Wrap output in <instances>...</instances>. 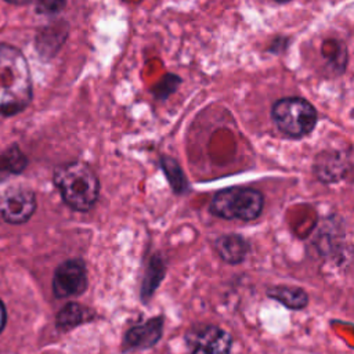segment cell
Masks as SVG:
<instances>
[{
	"instance_id": "6da1fadb",
	"label": "cell",
	"mask_w": 354,
	"mask_h": 354,
	"mask_svg": "<svg viewBox=\"0 0 354 354\" xmlns=\"http://www.w3.org/2000/svg\"><path fill=\"white\" fill-rule=\"evenodd\" d=\"M30 97V76L22 54L12 47L0 46V113L22 111Z\"/></svg>"
},
{
	"instance_id": "7a4b0ae2",
	"label": "cell",
	"mask_w": 354,
	"mask_h": 354,
	"mask_svg": "<svg viewBox=\"0 0 354 354\" xmlns=\"http://www.w3.org/2000/svg\"><path fill=\"white\" fill-rule=\"evenodd\" d=\"M54 184L64 202L77 212L90 210L100 196L97 174L87 163L80 160L57 166L54 170Z\"/></svg>"
},
{
	"instance_id": "3957f363",
	"label": "cell",
	"mask_w": 354,
	"mask_h": 354,
	"mask_svg": "<svg viewBox=\"0 0 354 354\" xmlns=\"http://www.w3.org/2000/svg\"><path fill=\"white\" fill-rule=\"evenodd\" d=\"M264 207V195L249 187H228L217 191L209 205V212L224 220L253 221Z\"/></svg>"
},
{
	"instance_id": "277c9868",
	"label": "cell",
	"mask_w": 354,
	"mask_h": 354,
	"mask_svg": "<svg viewBox=\"0 0 354 354\" xmlns=\"http://www.w3.org/2000/svg\"><path fill=\"white\" fill-rule=\"evenodd\" d=\"M271 118L281 133L301 138L314 130L318 113L314 105L301 97H283L272 104Z\"/></svg>"
},
{
	"instance_id": "5b68a950",
	"label": "cell",
	"mask_w": 354,
	"mask_h": 354,
	"mask_svg": "<svg viewBox=\"0 0 354 354\" xmlns=\"http://www.w3.org/2000/svg\"><path fill=\"white\" fill-rule=\"evenodd\" d=\"M189 354H231L232 336L213 324H198L185 332Z\"/></svg>"
},
{
	"instance_id": "8992f818",
	"label": "cell",
	"mask_w": 354,
	"mask_h": 354,
	"mask_svg": "<svg viewBox=\"0 0 354 354\" xmlns=\"http://www.w3.org/2000/svg\"><path fill=\"white\" fill-rule=\"evenodd\" d=\"M87 267L82 259H69L61 263L53 277V293L58 299L82 295L87 289Z\"/></svg>"
},
{
	"instance_id": "52a82bcc",
	"label": "cell",
	"mask_w": 354,
	"mask_h": 354,
	"mask_svg": "<svg viewBox=\"0 0 354 354\" xmlns=\"http://www.w3.org/2000/svg\"><path fill=\"white\" fill-rule=\"evenodd\" d=\"M35 209L36 198L29 188L11 187L0 195V216L8 223H25Z\"/></svg>"
},
{
	"instance_id": "ba28073f",
	"label": "cell",
	"mask_w": 354,
	"mask_h": 354,
	"mask_svg": "<svg viewBox=\"0 0 354 354\" xmlns=\"http://www.w3.org/2000/svg\"><path fill=\"white\" fill-rule=\"evenodd\" d=\"M351 170L350 152L328 149L315 156L313 171L321 183L333 184L347 177Z\"/></svg>"
},
{
	"instance_id": "9c48e42d",
	"label": "cell",
	"mask_w": 354,
	"mask_h": 354,
	"mask_svg": "<svg viewBox=\"0 0 354 354\" xmlns=\"http://www.w3.org/2000/svg\"><path fill=\"white\" fill-rule=\"evenodd\" d=\"M163 324L165 318L162 315H158L129 328L123 336V351L152 348L162 337Z\"/></svg>"
},
{
	"instance_id": "30bf717a",
	"label": "cell",
	"mask_w": 354,
	"mask_h": 354,
	"mask_svg": "<svg viewBox=\"0 0 354 354\" xmlns=\"http://www.w3.org/2000/svg\"><path fill=\"white\" fill-rule=\"evenodd\" d=\"M214 250L227 264H241L249 254L250 245L241 234H223L214 241Z\"/></svg>"
},
{
	"instance_id": "8fae6325",
	"label": "cell",
	"mask_w": 354,
	"mask_h": 354,
	"mask_svg": "<svg viewBox=\"0 0 354 354\" xmlns=\"http://www.w3.org/2000/svg\"><path fill=\"white\" fill-rule=\"evenodd\" d=\"M166 274V261L162 253H156L151 257L147 270L144 272V278L141 282V289H140V297L142 303H148L151 297L153 296L155 290L163 281Z\"/></svg>"
},
{
	"instance_id": "7c38bea8",
	"label": "cell",
	"mask_w": 354,
	"mask_h": 354,
	"mask_svg": "<svg viewBox=\"0 0 354 354\" xmlns=\"http://www.w3.org/2000/svg\"><path fill=\"white\" fill-rule=\"evenodd\" d=\"M267 296L289 310H303L308 304V295L303 288L292 285H275L267 289Z\"/></svg>"
},
{
	"instance_id": "4fadbf2b",
	"label": "cell",
	"mask_w": 354,
	"mask_h": 354,
	"mask_svg": "<svg viewBox=\"0 0 354 354\" xmlns=\"http://www.w3.org/2000/svg\"><path fill=\"white\" fill-rule=\"evenodd\" d=\"M94 318V313L80 303H66L57 314V326L61 329H73L77 325L88 322Z\"/></svg>"
},
{
	"instance_id": "5bb4252c",
	"label": "cell",
	"mask_w": 354,
	"mask_h": 354,
	"mask_svg": "<svg viewBox=\"0 0 354 354\" xmlns=\"http://www.w3.org/2000/svg\"><path fill=\"white\" fill-rule=\"evenodd\" d=\"M160 169L163 170L170 187L176 194H185L189 189V184L185 178L184 171L181 170L178 162L170 156L160 158Z\"/></svg>"
},
{
	"instance_id": "9a60e30c",
	"label": "cell",
	"mask_w": 354,
	"mask_h": 354,
	"mask_svg": "<svg viewBox=\"0 0 354 354\" xmlns=\"http://www.w3.org/2000/svg\"><path fill=\"white\" fill-rule=\"evenodd\" d=\"M26 165V158L17 148L12 147L10 151L0 156V171L1 173H19Z\"/></svg>"
},
{
	"instance_id": "2e32d148",
	"label": "cell",
	"mask_w": 354,
	"mask_h": 354,
	"mask_svg": "<svg viewBox=\"0 0 354 354\" xmlns=\"http://www.w3.org/2000/svg\"><path fill=\"white\" fill-rule=\"evenodd\" d=\"M181 83L180 76L169 73L166 76H163V79L153 87V94L156 98L159 100H165L167 98L171 93H174L178 87V84Z\"/></svg>"
},
{
	"instance_id": "e0dca14e",
	"label": "cell",
	"mask_w": 354,
	"mask_h": 354,
	"mask_svg": "<svg viewBox=\"0 0 354 354\" xmlns=\"http://www.w3.org/2000/svg\"><path fill=\"white\" fill-rule=\"evenodd\" d=\"M4 324H6V308L0 300V332L3 330L4 328Z\"/></svg>"
}]
</instances>
